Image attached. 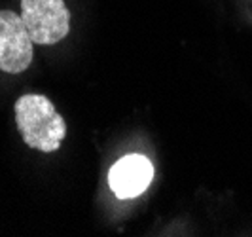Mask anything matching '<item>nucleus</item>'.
I'll list each match as a JSON object with an SVG mask.
<instances>
[{
  "label": "nucleus",
  "mask_w": 252,
  "mask_h": 237,
  "mask_svg": "<svg viewBox=\"0 0 252 237\" xmlns=\"http://www.w3.org/2000/svg\"><path fill=\"white\" fill-rule=\"evenodd\" d=\"M15 124L27 146L40 152H55L66 135L63 116L44 95L29 93L15 102Z\"/></svg>",
  "instance_id": "obj_1"
},
{
  "label": "nucleus",
  "mask_w": 252,
  "mask_h": 237,
  "mask_svg": "<svg viewBox=\"0 0 252 237\" xmlns=\"http://www.w3.org/2000/svg\"><path fill=\"white\" fill-rule=\"evenodd\" d=\"M21 17L34 44L61 42L70 29V13L63 0H21Z\"/></svg>",
  "instance_id": "obj_2"
},
{
  "label": "nucleus",
  "mask_w": 252,
  "mask_h": 237,
  "mask_svg": "<svg viewBox=\"0 0 252 237\" xmlns=\"http://www.w3.org/2000/svg\"><path fill=\"white\" fill-rule=\"evenodd\" d=\"M32 38L21 15L0 10V70L19 74L31 67Z\"/></svg>",
  "instance_id": "obj_3"
},
{
  "label": "nucleus",
  "mask_w": 252,
  "mask_h": 237,
  "mask_svg": "<svg viewBox=\"0 0 252 237\" xmlns=\"http://www.w3.org/2000/svg\"><path fill=\"white\" fill-rule=\"evenodd\" d=\"M154 178V167L148 158L131 154L116 162L108 173V184L120 200L140 196Z\"/></svg>",
  "instance_id": "obj_4"
}]
</instances>
